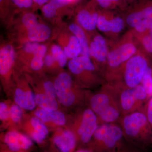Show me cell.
I'll list each match as a JSON object with an SVG mask.
<instances>
[{
	"label": "cell",
	"mask_w": 152,
	"mask_h": 152,
	"mask_svg": "<svg viewBox=\"0 0 152 152\" xmlns=\"http://www.w3.org/2000/svg\"><path fill=\"white\" fill-rule=\"evenodd\" d=\"M87 103L96 115L100 124L118 123L122 115L116 89L106 88L92 94L88 93Z\"/></svg>",
	"instance_id": "1"
},
{
	"label": "cell",
	"mask_w": 152,
	"mask_h": 152,
	"mask_svg": "<svg viewBox=\"0 0 152 152\" xmlns=\"http://www.w3.org/2000/svg\"><path fill=\"white\" fill-rule=\"evenodd\" d=\"M53 79L57 101L61 107L68 110L83 107L87 102L88 93L76 83L69 72L64 70Z\"/></svg>",
	"instance_id": "2"
},
{
	"label": "cell",
	"mask_w": 152,
	"mask_h": 152,
	"mask_svg": "<svg viewBox=\"0 0 152 152\" xmlns=\"http://www.w3.org/2000/svg\"><path fill=\"white\" fill-rule=\"evenodd\" d=\"M119 124L124 137L136 144H146L152 141V129L144 106L137 110L122 115Z\"/></svg>",
	"instance_id": "3"
},
{
	"label": "cell",
	"mask_w": 152,
	"mask_h": 152,
	"mask_svg": "<svg viewBox=\"0 0 152 152\" xmlns=\"http://www.w3.org/2000/svg\"><path fill=\"white\" fill-rule=\"evenodd\" d=\"M124 133L119 124L99 125L88 145L94 152H115L122 146Z\"/></svg>",
	"instance_id": "4"
},
{
	"label": "cell",
	"mask_w": 152,
	"mask_h": 152,
	"mask_svg": "<svg viewBox=\"0 0 152 152\" xmlns=\"http://www.w3.org/2000/svg\"><path fill=\"white\" fill-rule=\"evenodd\" d=\"M99 125L98 117L88 107L77 110L68 118L67 126L75 135L78 143H89L94 133Z\"/></svg>",
	"instance_id": "5"
},
{
	"label": "cell",
	"mask_w": 152,
	"mask_h": 152,
	"mask_svg": "<svg viewBox=\"0 0 152 152\" xmlns=\"http://www.w3.org/2000/svg\"><path fill=\"white\" fill-rule=\"evenodd\" d=\"M16 49L10 40H1L0 45V79L7 97L12 99L15 70Z\"/></svg>",
	"instance_id": "6"
},
{
	"label": "cell",
	"mask_w": 152,
	"mask_h": 152,
	"mask_svg": "<svg viewBox=\"0 0 152 152\" xmlns=\"http://www.w3.org/2000/svg\"><path fill=\"white\" fill-rule=\"evenodd\" d=\"M67 66L74 80L82 88H90L96 84V67L90 58L79 56L69 60Z\"/></svg>",
	"instance_id": "7"
},
{
	"label": "cell",
	"mask_w": 152,
	"mask_h": 152,
	"mask_svg": "<svg viewBox=\"0 0 152 152\" xmlns=\"http://www.w3.org/2000/svg\"><path fill=\"white\" fill-rule=\"evenodd\" d=\"M12 99L26 111H32L37 107L32 88L24 74L15 70Z\"/></svg>",
	"instance_id": "8"
},
{
	"label": "cell",
	"mask_w": 152,
	"mask_h": 152,
	"mask_svg": "<svg viewBox=\"0 0 152 152\" xmlns=\"http://www.w3.org/2000/svg\"><path fill=\"white\" fill-rule=\"evenodd\" d=\"M117 91L122 115L141 108L150 99L141 84L134 88H123Z\"/></svg>",
	"instance_id": "9"
},
{
	"label": "cell",
	"mask_w": 152,
	"mask_h": 152,
	"mask_svg": "<svg viewBox=\"0 0 152 152\" xmlns=\"http://www.w3.org/2000/svg\"><path fill=\"white\" fill-rule=\"evenodd\" d=\"M59 29V28L58 27L53 28L42 20L27 31L17 36L10 41L13 43L17 50L24 44L30 42L42 43L51 39H55Z\"/></svg>",
	"instance_id": "10"
},
{
	"label": "cell",
	"mask_w": 152,
	"mask_h": 152,
	"mask_svg": "<svg viewBox=\"0 0 152 152\" xmlns=\"http://www.w3.org/2000/svg\"><path fill=\"white\" fill-rule=\"evenodd\" d=\"M126 23L140 33L146 32L152 28V0H142L128 15Z\"/></svg>",
	"instance_id": "11"
},
{
	"label": "cell",
	"mask_w": 152,
	"mask_h": 152,
	"mask_svg": "<svg viewBox=\"0 0 152 152\" xmlns=\"http://www.w3.org/2000/svg\"><path fill=\"white\" fill-rule=\"evenodd\" d=\"M31 10L17 11L7 28L10 31V40L27 31L42 20Z\"/></svg>",
	"instance_id": "12"
},
{
	"label": "cell",
	"mask_w": 152,
	"mask_h": 152,
	"mask_svg": "<svg viewBox=\"0 0 152 152\" xmlns=\"http://www.w3.org/2000/svg\"><path fill=\"white\" fill-rule=\"evenodd\" d=\"M148 63L141 56H134L128 60L124 71V79L126 88H133L141 83Z\"/></svg>",
	"instance_id": "13"
},
{
	"label": "cell",
	"mask_w": 152,
	"mask_h": 152,
	"mask_svg": "<svg viewBox=\"0 0 152 152\" xmlns=\"http://www.w3.org/2000/svg\"><path fill=\"white\" fill-rule=\"evenodd\" d=\"M20 130L39 145L43 143L50 132L46 126L38 118L26 113L24 116Z\"/></svg>",
	"instance_id": "14"
},
{
	"label": "cell",
	"mask_w": 152,
	"mask_h": 152,
	"mask_svg": "<svg viewBox=\"0 0 152 152\" xmlns=\"http://www.w3.org/2000/svg\"><path fill=\"white\" fill-rule=\"evenodd\" d=\"M2 143L12 152H28L33 146L32 140L20 131L8 130L1 134Z\"/></svg>",
	"instance_id": "15"
},
{
	"label": "cell",
	"mask_w": 152,
	"mask_h": 152,
	"mask_svg": "<svg viewBox=\"0 0 152 152\" xmlns=\"http://www.w3.org/2000/svg\"><path fill=\"white\" fill-rule=\"evenodd\" d=\"M55 39L57 44L61 47L65 53L68 60L80 56L81 48L78 40L66 25L60 28Z\"/></svg>",
	"instance_id": "16"
},
{
	"label": "cell",
	"mask_w": 152,
	"mask_h": 152,
	"mask_svg": "<svg viewBox=\"0 0 152 152\" xmlns=\"http://www.w3.org/2000/svg\"><path fill=\"white\" fill-rule=\"evenodd\" d=\"M30 113L40 120L50 131L53 132L67 124L68 118L61 110H50L37 107Z\"/></svg>",
	"instance_id": "17"
},
{
	"label": "cell",
	"mask_w": 152,
	"mask_h": 152,
	"mask_svg": "<svg viewBox=\"0 0 152 152\" xmlns=\"http://www.w3.org/2000/svg\"><path fill=\"white\" fill-rule=\"evenodd\" d=\"M52 144L62 152H73L75 150L77 140L72 131L67 126L53 131Z\"/></svg>",
	"instance_id": "18"
},
{
	"label": "cell",
	"mask_w": 152,
	"mask_h": 152,
	"mask_svg": "<svg viewBox=\"0 0 152 152\" xmlns=\"http://www.w3.org/2000/svg\"><path fill=\"white\" fill-rule=\"evenodd\" d=\"M99 14L93 1L85 7L79 8L76 13V20L83 29L91 31L97 27Z\"/></svg>",
	"instance_id": "19"
},
{
	"label": "cell",
	"mask_w": 152,
	"mask_h": 152,
	"mask_svg": "<svg viewBox=\"0 0 152 152\" xmlns=\"http://www.w3.org/2000/svg\"><path fill=\"white\" fill-rule=\"evenodd\" d=\"M137 51V48L133 44H123L109 53L107 59L109 66L113 69L118 67L132 57Z\"/></svg>",
	"instance_id": "20"
},
{
	"label": "cell",
	"mask_w": 152,
	"mask_h": 152,
	"mask_svg": "<svg viewBox=\"0 0 152 152\" xmlns=\"http://www.w3.org/2000/svg\"><path fill=\"white\" fill-rule=\"evenodd\" d=\"M27 80L32 88L37 107L50 110H61V106L57 99L51 97L35 83L31 80Z\"/></svg>",
	"instance_id": "21"
},
{
	"label": "cell",
	"mask_w": 152,
	"mask_h": 152,
	"mask_svg": "<svg viewBox=\"0 0 152 152\" xmlns=\"http://www.w3.org/2000/svg\"><path fill=\"white\" fill-rule=\"evenodd\" d=\"M90 53L96 61L99 63L105 61L107 58V47L104 38L97 35L94 37L89 44Z\"/></svg>",
	"instance_id": "22"
},
{
	"label": "cell",
	"mask_w": 152,
	"mask_h": 152,
	"mask_svg": "<svg viewBox=\"0 0 152 152\" xmlns=\"http://www.w3.org/2000/svg\"><path fill=\"white\" fill-rule=\"evenodd\" d=\"M69 30L77 38L81 48V53L80 56L91 58L90 53L89 44L88 37L84 30L78 24L72 23L67 27Z\"/></svg>",
	"instance_id": "23"
},
{
	"label": "cell",
	"mask_w": 152,
	"mask_h": 152,
	"mask_svg": "<svg viewBox=\"0 0 152 152\" xmlns=\"http://www.w3.org/2000/svg\"><path fill=\"white\" fill-rule=\"evenodd\" d=\"M26 111L13 101L11 107L10 118L8 123V130H20L21 126Z\"/></svg>",
	"instance_id": "24"
},
{
	"label": "cell",
	"mask_w": 152,
	"mask_h": 152,
	"mask_svg": "<svg viewBox=\"0 0 152 152\" xmlns=\"http://www.w3.org/2000/svg\"><path fill=\"white\" fill-rule=\"evenodd\" d=\"M18 10L10 0H0V16L1 20L7 26Z\"/></svg>",
	"instance_id": "25"
},
{
	"label": "cell",
	"mask_w": 152,
	"mask_h": 152,
	"mask_svg": "<svg viewBox=\"0 0 152 152\" xmlns=\"http://www.w3.org/2000/svg\"><path fill=\"white\" fill-rule=\"evenodd\" d=\"M63 70L60 68L52 53L48 49L44 58V72L55 76Z\"/></svg>",
	"instance_id": "26"
},
{
	"label": "cell",
	"mask_w": 152,
	"mask_h": 152,
	"mask_svg": "<svg viewBox=\"0 0 152 152\" xmlns=\"http://www.w3.org/2000/svg\"><path fill=\"white\" fill-rule=\"evenodd\" d=\"M13 100L11 99L4 100L0 103V120H1V129H7L8 123L10 118L11 105Z\"/></svg>",
	"instance_id": "27"
},
{
	"label": "cell",
	"mask_w": 152,
	"mask_h": 152,
	"mask_svg": "<svg viewBox=\"0 0 152 152\" xmlns=\"http://www.w3.org/2000/svg\"><path fill=\"white\" fill-rule=\"evenodd\" d=\"M48 49L54 57L60 68L64 70V68L67 64L68 59L61 47L58 44L52 43L50 44Z\"/></svg>",
	"instance_id": "28"
},
{
	"label": "cell",
	"mask_w": 152,
	"mask_h": 152,
	"mask_svg": "<svg viewBox=\"0 0 152 152\" xmlns=\"http://www.w3.org/2000/svg\"><path fill=\"white\" fill-rule=\"evenodd\" d=\"M141 84L151 98L152 96V67L149 66L147 68L142 79Z\"/></svg>",
	"instance_id": "29"
},
{
	"label": "cell",
	"mask_w": 152,
	"mask_h": 152,
	"mask_svg": "<svg viewBox=\"0 0 152 152\" xmlns=\"http://www.w3.org/2000/svg\"><path fill=\"white\" fill-rule=\"evenodd\" d=\"M96 5L103 10H109L119 6L122 5L123 0H94Z\"/></svg>",
	"instance_id": "30"
},
{
	"label": "cell",
	"mask_w": 152,
	"mask_h": 152,
	"mask_svg": "<svg viewBox=\"0 0 152 152\" xmlns=\"http://www.w3.org/2000/svg\"><path fill=\"white\" fill-rule=\"evenodd\" d=\"M97 27L101 31L108 32L111 31L110 20H109L106 18V16L103 14H99Z\"/></svg>",
	"instance_id": "31"
},
{
	"label": "cell",
	"mask_w": 152,
	"mask_h": 152,
	"mask_svg": "<svg viewBox=\"0 0 152 152\" xmlns=\"http://www.w3.org/2000/svg\"><path fill=\"white\" fill-rule=\"evenodd\" d=\"M110 22L111 31L112 32L119 33L124 28V22L121 17H115L110 20Z\"/></svg>",
	"instance_id": "32"
},
{
	"label": "cell",
	"mask_w": 152,
	"mask_h": 152,
	"mask_svg": "<svg viewBox=\"0 0 152 152\" xmlns=\"http://www.w3.org/2000/svg\"><path fill=\"white\" fill-rule=\"evenodd\" d=\"M146 32L142 38V43L146 50L152 54V28Z\"/></svg>",
	"instance_id": "33"
},
{
	"label": "cell",
	"mask_w": 152,
	"mask_h": 152,
	"mask_svg": "<svg viewBox=\"0 0 152 152\" xmlns=\"http://www.w3.org/2000/svg\"><path fill=\"white\" fill-rule=\"evenodd\" d=\"M144 109L147 118L152 129V96L145 105Z\"/></svg>",
	"instance_id": "34"
},
{
	"label": "cell",
	"mask_w": 152,
	"mask_h": 152,
	"mask_svg": "<svg viewBox=\"0 0 152 152\" xmlns=\"http://www.w3.org/2000/svg\"><path fill=\"white\" fill-rule=\"evenodd\" d=\"M50 0H34V5L32 11L35 12L38 9H40L45 4L48 2Z\"/></svg>",
	"instance_id": "35"
},
{
	"label": "cell",
	"mask_w": 152,
	"mask_h": 152,
	"mask_svg": "<svg viewBox=\"0 0 152 152\" xmlns=\"http://www.w3.org/2000/svg\"><path fill=\"white\" fill-rule=\"evenodd\" d=\"M10 1L18 11L25 10L23 0H10Z\"/></svg>",
	"instance_id": "36"
},
{
	"label": "cell",
	"mask_w": 152,
	"mask_h": 152,
	"mask_svg": "<svg viewBox=\"0 0 152 152\" xmlns=\"http://www.w3.org/2000/svg\"><path fill=\"white\" fill-rule=\"evenodd\" d=\"M25 10H32L34 5V0H23Z\"/></svg>",
	"instance_id": "37"
},
{
	"label": "cell",
	"mask_w": 152,
	"mask_h": 152,
	"mask_svg": "<svg viewBox=\"0 0 152 152\" xmlns=\"http://www.w3.org/2000/svg\"><path fill=\"white\" fill-rule=\"evenodd\" d=\"M115 152H140L138 151H136L127 148H124L122 146L118 150H117Z\"/></svg>",
	"instance_id": "38"
},
{
	"label": "cell",
	"mask_w": 152,
	"mask_h": 152,
	"mask_svg": "<svg viewBox=\"0 0 152 152\" xmlns=\"http://www.w3.org/2000/svg\"><path fill=\"white\" fill-rule=\"evenodd\" d=\"M46 152H62L59 151L58 148L55 146L53 144L50 146Z\"/></svg>",
	"instance_id": "39"
},
{
	"label": "cell",
	"mask_w": 152,
	"mask_h": 152,
	"mask_svg": "<svg viewBox=\"0 0 152 152\" xmlns=\"http://www.w3.org/2000/svg\"><path fill=\"white\" fill-rule=\"evenodd\" d=\"M1 152H12L3 143L1 144Z\"/></svg>",
	"instance_id": "40"
},
{
	"label": "cell",
	"mask_w": 152,
	"mask_h": 152,
	"mask_svg": "<svg viewBox=\"0 0 152 152\" xmlns=\"http://www.w3.org/2000/svg\"><path fill=\"white\" fill-rule=\"evenodd\" d=\"M75 152H94L92 150L89 148H81L77 150Z\"/></svg>",
	"instance_id": "41"
},
{
	"label": "cell",
	"mask_w": 152,
	"mask_h": 152,
	"mask_svg": "<svg viewBox=\"0 0 152 152\" xmlns=\"http://www.w3.org/2000/svg\"><path fill=\"white\" fill-rule=\"evenodd\" d=\"M67 1L69 2V3H70L72 4H75L76 2L78 1V0H66Z\"/></svg>",
	"instance_id": "42"
},
{
	"label": "cell",
	"mask_w": 152,
	"mask_h": 152,
	"mask_svg": "<svg viewBox=\"0 0 152 152\" xmlns=\"http://www.w3.org/2000/svg\"><path fill=\"white\" fill-rule=\"evenodd\" d=\"M123 1H126V0H123ZM128 1H132V0H128Z\"/></svg>",
	"instance_id": "43"
},
{
	"label": "cell",
	"mask_w": 152,
	"mask_h": 152,
	"mask_svg": "<svg viewBox=\"0 0 152 152\" xmlns=\"http://www.w3.org/2000/svg\"></svg>",
	"instance_id": "44"
}]
</instances>
